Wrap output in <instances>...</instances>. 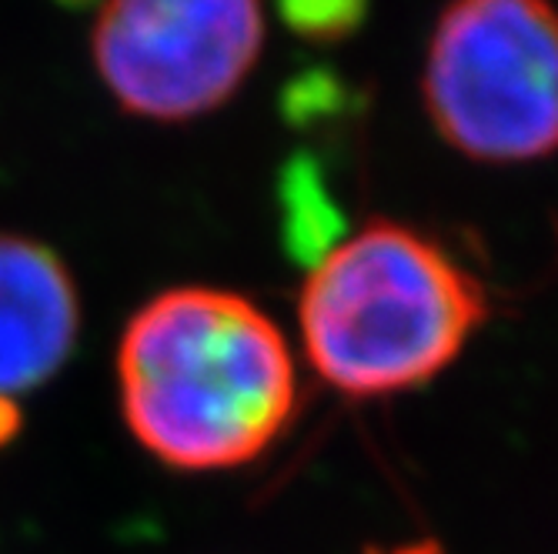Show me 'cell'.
<instances>
[{
  "label": "cell",
  "instance_id": "cell-1",
  "mask_svg": "<svg viewBox=\"0 0 558 554\" xmlns=\"http://www.w3.org/2000/svg\"><path fill=\"white\" fill-rule=\"evenodd\" d=\"M118 384L131 434L181 471L262 458L298 411L288 337L255 300L221 287L147 300L121 337Z\"/></svg>",
  "mask_w": 558,
  "mask_h": 554
},
{
  "label": "cell",
  "instance_id": "cell-8",
  "mask_svg": "<svg viewBox=\"0 0 558 554\" xmlns=\"http://www.w3.org/2000/svg\"><path fill=\"white\" fill-rule=\"evenodd\" d=\"M21 428V411L14 408L11 397H0V444L11 441Z\"/></svg>",
  "mask_w": 558,
  "mask_h": 554
},
{
  "label": "cell",
  "instance_id": "cell-3",
  "mask_svg": "<svg viewBox=\"0 0 558 554\" xmlns=\"http://www.w3.org/2000/svg\"><path fill=\"white\" fill-rule=\"evenodd\" d=\"M422 97L432 127L478 164L558 150V11L548 0H459L432 34Z\"/></svg>",
  "mask_w": 558,
  "mask_h": 554
},
{
  "label": "cell",
  "instance_id": "cell-5",
  "mask_svg": "<svg viewBox=\"0 0 558 554\" xmlns=\"http://www.w3.org/2000/svg\"><path fill=\"white\" fill-rule=\"evenodd\" d=\"M77 328V287L64 261L37 241L0 234V397L58 374Z\"/></svg>",
  "mask_w": 558,
  "mask_h": 554
},
{
  "label": "cell",
  "instance_id": "cell-2",
  "mask_svg": "<svg viewBox=\"0 0 558 554\" xmlns=\"http://www.w3.org/2000/svg\"><path fill=\"white\" fill-rule=\"evenodd\" d=\"M488 318L478 278L428 234L368 221L328 244L298 294L304 358L344 397L428 384Z\"/></svg>",
  "mask_w": 558,
  "mask_h": 554
},
{
  "label": "cell",
  "instance_id": "cell-7",
  "mask_svg": "<svg viewBox=\"0 0 558 554\" xmlns=\"http://www.w3.org/2000/svg\"><path fill=\"white\" fill-rule=\"evenodd\" d=\"M368 554H445V551L438 547V541L422 538V541H404V544H391V547H372Z\"/></svg>",
  "mask_w": 558,
  "mask_h": 554
},
{
  "label": "cell",
  "instance_id": "cell-6",
  "mask_svg": "<svg viewBox=\"0 0 558 554\" xmlns=\"http://www.w3.org/2000/svg\"><path fill=\"white\" fill-rule=\"evenodd\" d=\"M368 0H278L281 21L308 40H341L359 30Z\"/></svg>",
  "mask_w": 558,
  "mask_h": 554
},
{
  "label": "cell",
  "instance_id": "cell-4",
  "mask_svg": "<svg viewBox=\"0 0 558 554\" xmlns=\"http://www.w3.org/2000/svg\"><path fill=\"white\" fill-rule=\"evenodd\" d=\"M262 0H105L94 64L128 114L191 121L218 111L258 64Z\"/></svg>",
  "mask_w": 558,
  "mask_h": 554
},
{
  "label": "cell",
  "instance_id": "cell-9",
  "mask_svg": "<svg viewBox=\"0 0 558 554\" xmlns=\"http://www.w3.org/2000/svg\"><path fill=\"white\" fill-rule=\"evenodd\" d=\"M61 4H68V8H87L90 0H61Z\"/></svg>",
  "mask_w": 558,
  "mask_h": 554
}]
</instances>
